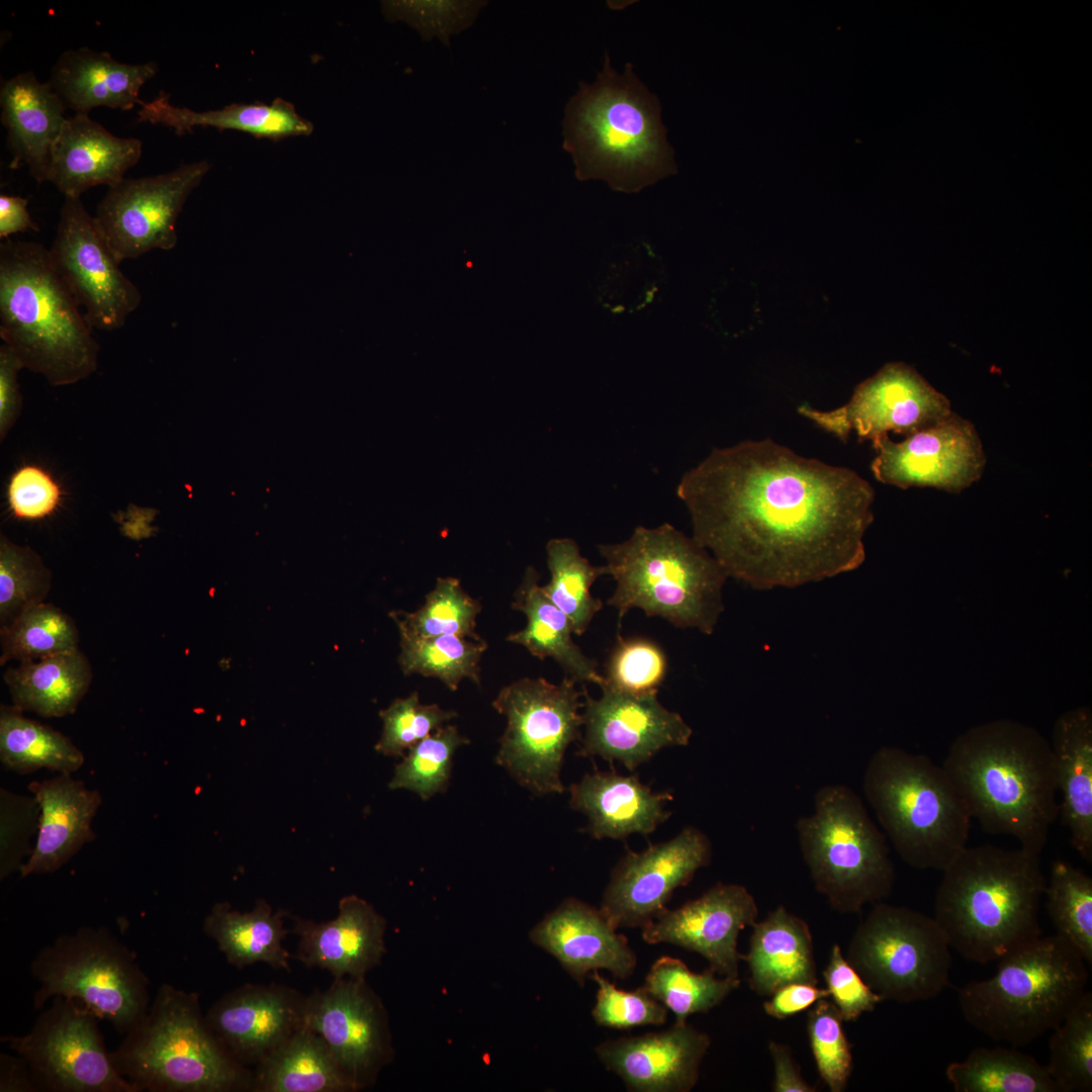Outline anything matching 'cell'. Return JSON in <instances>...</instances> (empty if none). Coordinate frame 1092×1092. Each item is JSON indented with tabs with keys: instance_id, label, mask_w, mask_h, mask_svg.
Masks as SVG:
<instances>
[{
	"instance_id": "49",
	"label": "cell",
	"mask_w": 1092,
	"mask_h": 1092,
	"mask_svg": "<svg viewBox=\"0 0 1092 1092\" xmlns=\"http://www.w3.org/2000/svg\"><path fill=\"white\" fill-rule=\"evenodd\" d=\"M53 574L30 547L0 535V629L28 608L43 603Z\"/></svg>"
},
{
	"instance_id": "45",
	"label": "cell",
	"mask_w": 1092,
	"mask_h": 1092,
	"mask_svg": "<svg viewBox=\"0 0 1092 1092\" xmlns=\"http://www.w3.org/2000/svg\"><path fill=\"white\" fill-rule=\"evenodd\" d=\"M480 611L479 602L463 589L459 579L439 577L421 608L412 613L394 611L389 616L396 624L399 635L419 638L457 635L481 640L476 632V618Z\"/></svg>"
},
{
	"instance_id": "26",
	"label": "cell",
	"mask_w": 1092,
	"mask_h": 1092,
	"mask_svg": "<svg viewBox=\"0 0 1092 1092\" xmlns=\"http://www.w3.org/2000/svg\"><path fill=\"white\" fill-rule=\"evenodd\" d=\"M298 936L295 958L307 968L329 971L334 978H365L386 952V920L356 895L341 899L338 916L328 922L292 916Z\"/></svg>"
},
{
	"instance_id": "5",
	"label": "cell",
	"mask_w": 1092,
	"mask_h": 1092,
	"mask_svg": "<svg viewBox=\"0 0 1092 1092\" xmlns=\"http://www.w3.org/2000/svg\"><path fill=\"white\" fill-rule=\"evenodd\" d=\"M0 337L53 386L79 382L98 367L92 328L39 243L0 244Z\"/></svg>"
},
{
	"instance_id": "44",
	"label": "cell",
	"mask_w": 1092,
	"mask_h": 1092,
	"mask_svg": "<svg viewBox=\"0 0 1092 1092\" xmlns=\"http://www.w3.org/2000/svg\"><path fill=\"white\" fill-rule=\"evenodd\" d=\"M1043 896L1056 934L1092 963V879L1062 859L1054 860Z\"/></svg>"
},
{
	"instance_id": "60",
	"label": "cell",
	"mask_w": 1092,
	"mask_h": 1092,
	"mask_svg": "<svg viewBox=\"0 0 1092 1092\" xmlns=\"http://www.w3.org/2000/svg\"><path fill=\"white\" fill-rule=\"evenodd\" d=\"M768 1051L774 1063V1092H815L802 1077L789 1045L770 1039Z\"/></svg>"
},
{
	"instance_id": "7",
	"label": "cell",
	"mask_w": 1092,
	"mask_h": 1092,
	"mask_svg": "<svg viewBox=\"0 0 1092 1092\" xmlns=\"http://www.w3.org/2000/svg\"><path fill=\"white\" fill-rule=\"evenodd\" d=\"M117 1072L139 1092L251 1091L253 1072L210 1031L197 992L164 983L134 1028L110 1052Z\"/></svg>"
},
{
	"instance_id": "35",
	"label": "cell",
	"mask_w": 1092,
	"mask_h": 1092,
	"mask_svg": "<svg viewBox=\"0 0 1092 1092\" xmlns=\"http://www.w3.org/2000/svg\"><path fill=\"white\" fill-rule=\"evenodd\" d=\"M538 582L536 569L527 567L512 604L526 616L527 624L522 630L511 633L507 640L524 646L540 659L553 658L566 676L576 682L602 687L605 677L598 670L596 660L586 656L573 641L569 619L546 597Z\"/></svg>"
},
{
	"instance_id": "32",
	"label": "cell",
	"mask_w": 1092,
	"mask_h": 1092,
	"mask_svg": "<svg viewBox=\"0 0 1092 1092\" xmlns=\"http://www.w3.org/2000/svg\"><path fill=\"white\" fill-rule=\"evenodd\" d=\"M1051 748L1059 814L1076 852L1092 861V712L1087 706L1061 714L1053 728Z\"/></svg>"
},
{
	"instance_id": "53",
	"label": "cell",
	"mask_w": 1092,
	"mask_h": 1092,
	"mask_svg": "<svg viewBox=\"0 0 1092 1092\" xmlns=\"http://www.w3.org/2000/svg\"><path fill=\"white\" fill-rule=\"evenodd\" d=\"M383 729L375 749L387 756H404L405 751L458 716L438 704H422L417 692L394 700L379 712Z\"/></svg>"
},
{
	"instance_id": "36",
	"label": "cell",
	"mask_w": 1092,
	"mask_h": 1092,
	"mask_svg": "<svg viewBox=\"0 0 1092 1092\" xmlns=\"http://www.w3.org/2000/svg\"><path fill=\"white\" fill-rule=\"evenodd\" d=\"M92 677L91 664L79 648L19 662L3 674L12 705L43 718L73 714Z\"/></svg>"
},
{
	"instance_id": "1",
	"label": "cell",
	"mask_w": 1092,
	"mask_h": 1092,
	"mask_svg": "<svg viewBox=\"0 0 1092 1092\" xmlns=\"http://www.w3.org/2000/svg\"><path fill=\"white\" fill-rule=\"evenodd\" d=\"M676 494L692 537L728 577L752 588L818 582L866 559L875 500L869 481L771 439L714 448L682 475Z\"/></svg>"
},
{
	"instance_id": "25",
	"label": "cell",
	"mask_w": 1092,
	"mask_h": 1092,
	"mask_svg": "<svg viewBox=\"0 0 1092 1092\" xmlns=\"http://www.w3.org/2000/svg\"><path fill=\"white\" fill-rule=\"evenodd\" d=\"M616 930L599 909L568 898L539 921L529 937L583 987L588 974L596 970H608L621 980L634 973L636 953L626 936Z\"/></svg>"
},
{
	"instance_id": "46",
	"label": "cell",
	"mask_w": 1092,
	"mask_h": 1092,
	"mask_svg": "<svg viewBox=\"0 0 1092 1092\" xmlns=\"http://www.w3.org/2000/svg\"><path fill=\"white\" fill-rule=\"evenodd\" d=\"M79 631L60 608L40 603L0 629V664L30 661L78 648Z\"/></svg>"
},
{
	"instance_id": "54",
	"label": "cell",
	"mask_w": 1092,
	"mask_h": 1092,
	"mask_svg": "<svg viewBox=\"0 0 1092 1092\" xmlns=\"http://www.w3.org/2000/svg\"><path fill=\"white\" fill-rule=\"evenodd\" d=\"M587 978L598 985L592 1014L599 1026L625 1029L666 1022L668 1009L643 987L634 991L618 989L597 970L589 973Z\"/></svg>"
},
{
	"instance_id": "18",
	"label": "cell",
	"mask_w": 1092,
	"mask_h": 1092,
	"mask_svg": "<svg viewBox=\"0 0 1092 1092\" xmlns=\"http://www.w3.org/2000/svg\"><path fill=\"white\" fill-rule=\"evenodd\" d=\"M711 859L709 837L694 826L641 852L627 850L611 874L599 910L615 929H642L667 909L674 890Z\"/></svg>"
},
{
	"instance_id": "3",
	"label": "cell",
	"mask_w": 1092,
	"mask_h": 1092,
	"mask_svg": "<svg viewBox=\"0 0 1092 1092\" xmlns=\"http://www.w3.org/2000/svg\"><path fill=\"white\" fill-rule=\"evenodd\" d=\"M1045 882L1039 854L1020 846H967L942 871L933 917L965 960L999 961L1041 936Z\"/></svg>"
},
{
	"instance_id": "29",
	"label": "cell",
	"mask_w": 1092,
	"mask_h": 1092,
	"mask_svg": "<svg viewBox=\"0 0 1092 1092\" xmlns=\"http://www.w3.org/2000/svg\"><path fill=\"white\" fill-rule=\"evenodd\" d=\"M569 805L587 818V831L597 839L648 835L670 816L669 792H652L637 777L616 772L586 774L569 788Z\"/></svg>"
},
{
	"instance_id": "43",
	"label": "cell",
	"mask_w": 1092,
	"mask_h": 1092,
	"mask_svg": "<svg viewBox=\"0 0 1092 1092\" xmlns=\"http://www.w3.org/2000/svg\"><path fill=\"white\" fill-rule=\"evenodd\" d=\"M486 648L483 639L457 635H400L398 663L404 674L436 677L450 691H456L463 679L480 684V660Z\"/></svg>"
},
{
	"instance_id": "31",
	"label": "cell",
	"mask_w": 1092,
	"mask_h": 1092,
	"mask_svg": "<svg viewBox=\"0 0 1092 1092\" xmlns=\"http://www.w3.org/2000/svg\"><path fill=\"white\" fill-rule=\"evenodd\" d=\"M158 71L154 61L125 64L107 52L83 47L59 57L49 83L66 109L76 113L88 114L100 106L130 110L142 105L140 91Z\"/></svg>"
},
{
	"instance_id": "15",
	"label": "cell",
	"mask_w": 1092,
	"mask_h": 1092,
	"mask_svg": "<svg viewBox=\"0 0 1092 1092\" xmlns=\"http://www.w3.org/2000/svg\"><path fill=\"white\" fill-rule=\"evenodd\" d=\"M49 254L92 329L118 330L140 306L141 291L119 268L95 216L80 197H65Z\"/></svg>"
},
{
	"instance_id": "2",
	"label": "cell",
	"mask_w": 1092,
	"mask_h": 1092,
	"mask_svg": "<svg viewBox=\"0 0 1092 1092\" xmlns=\"http://www.w3.org/2000/svg\"><path fill=\"white\" fill-rule=\"evenodd\" d=\"M941 765L985 832L1040 854L1059 803L1051 743L1036 729L1008 719L974 726Z\"/></svg>"
},
{
	"instance_id": "38",
	"label": "cell",
	"mask_w": 1092,
	"mask_h": 1092,
	"mask_svg": "<svg viewBox=\"0 0 1092 1092\" xmlns=\"http://www.w3.org/2000/svg\"><path fill=\"white\" fill-rule=\"evenodd\" d=\"M285 910L273 912L263 899L250 912L242 913L228 902L213 905L203 921L204 933L211 937L226 962L243 969L265 963L273 969L290 971L289 951L282 941L291 930L284 928Z\"/></svg>"
},
{
	"instance_id": "9",
	"label": "cell",
	"mask_w": 1092,
	"mask_h": 1092,
	"mask_svg": "<svg viewBox=\"0 0 1092 1092\" xmlns=\"http://www.w3.org/2000/svg\"><path fill=\"white\" fill-rule=\"evenodd\" d=\"M862 790L908 866L942 872L967 847L972 817L942 765L927 755L882 746L867 764Z\"/></svg>"
},
{
	"instance_id": "11",
	"label": "cell",
	"mask_w": 1092,
	"mask_h": 1092,
	"mask_svg": "<svg viewBox=\"0 0 1092 1092\" xmlns=\"http://www.w3.org/2000/svg\"><path fill=\"white\" fill-rule=\"evenodd\" d=\"M29 969L38 983L34 1009L57 996L74 999L123 1035L142 1022L152 1002L150 980L134 951L104 926L60 934L36 953Z\"/></svg>"
},
{
	"instance_id": "52",
	"label": "cell",
	"mask_w": 1092,
	"mask_h": 1092,
	"mask_svg": "<svg viewBox=\"0 0 1092 1092\" xmlns=\"http://www.w3.org/2000/svg\"><path fill=\"white\" fill-rule=\"evenodd\" d=\"M666 673L667 658L657 643L648 638H624L618 634L606 663L604 685L629 694L654 693L658 692Z\"/></svg>"
},
{
	"instance_id": "23",
	"label": "cell",
	"mask_w": 1092,
	"mask_h": 1092,
	"mask_svg": "<svg viewBox=\"0 0 1092 1092\" xmlns=\"http://www.w3.org/2000/svg\"><path fill=\"white\" fill-rule=\"evenodd\" d=\"M306 996L279 984H244L225 993L205 1014L228 1054L241 1065H257L304 1025Z\"/></svg>"
},
{
	"instance_id": "20",
	"label": "cell",
	"mask_w": 1092,
	"mask_h": 1092,
	"mask_svg": "<svg viewBox=\"0 0 1092 1092\" xmlns=\"http://www.w3.org/2000/svg\"><path fill=\"white\" fill-rule=\"evenodd\" d=\"M875 478L900 488L961 492L982 476L986 455L974 425L956 413L902 441L884 436L872 444Z\"/></svg>"
},
{
	"instance_id": "37",
	"label": "cell",
	"mask_w": 1092,
	"mask_h": 1092,
	"mask_svg": "<svg viewBox=\"0 0 1092 1092\" xmlns=\"http://www.w3.org/2000/svg\"><path fill=\"white\" fill-rule=\"evenodd\" d=\"M254 1092H355L325 1039L305 1024L256 1065Z\"/></svg>"
},
{
	"instance_id": "6",
	"label": "cell",
	"mask_w": 1092,
	"mask_h": 1092,
	"mask_svg": "<svg viewBox=\"0 0 1092 1092\" xmlns=\"http://www.w3.org/2000/svg\"><path fill=\"white\" fill-rule=\"evenodd\" d=\"M598 551L616 582L607 605L617 611L619 628L630 610L640 609L677 628L714 632L728 575L692 536L669 523L637 526L628 539L600 544Z\"/></svg>"
},
{
	"instance_id": "51",
	"label": "cell",
	"mask_w": 1092,
	"mask_h": 1092,
	"mask_svg": "<svg viewBox=\"0 0 1092 1092\" xmlns=\"http://www.w3.org/2000/svg\"><path fill=\"white\" fill-rule=\"evenodd\" d=\"M842 1022L829 998L817 1001L807 1015V1034L817 1072L831 1092H843L853 1070L851 1044Z\"/></svg>"
},
{
	"instance_id": "62",
	"label": "cell",
	"mask_w": 1092,
	"mask_h": 1092,
	"mask_svg": "<svg viewBox=\"0 0 1092 1092\" xmlns=\"http://www.w3.org/2000/svg\"><path fill=\"white\" fill-rule=\"evenodd\" d=\"M0 1092H38L27 1062L19 1055H0Z\"/></svg>"
},
{
	"instance_id": "27",
	"label": "cell",
	"mask_w": 1092,
	"mask_h": 1092,
	"mask_svg": "<svg viewBox=\"0 0 1092 1092\" xmlns=\"http://www.w3.org/2000/svg\"><path fill=\"white\" fill-rule=\"evenodd\" d=\"M27 790L39 807V817L36 842L20 868L21 878L60 870L92 841V822L102 803L97 790L88 789L72 774L31 782Z\"/></svg>"
},
{
	"instance_id": "41",
	"label": "cell",
	"mask_w": 1092,
	"mask_h": 1092,
	"mask_svg": "<svg viewBox=\"0 0 1092 1092\" xmlns=\"http://www.w3.org/2000/svg\"><path fill=\"white\" fill-rule=\"evenodd\" d=\"M546 553L550 580L542 590L569 619L573 634L580 636L604 607L590 588L600 576L606 575L605 567L593 565L570 538L551 539Z\"/></svg>"
},
{
	"instance_id": "39",
	"label": "cell",
	"mask_w": 1092,
	"mask_h": 1092,
	"mask_svg": "<svg viewBox=\"0 0 1092 1092\" xmlns=\"http://www.w3.org/2000/svg\"><path fill=\"white\" fill-rule=\"evenodd\" d=\"M0 761L19 775L41 768L73 774L82 767L85 757L63 733L25 717L13 705H1Z\"/></svg>"
},
{
	"instance_id": "12",
	"label": "cell",
	"mask_w": 1092,
	"mask_h": 1092,
	"mask_svg": "<svg viewBox=\"0 0 1092 1092\" xmlns=\"http://www.w3.org/2000/svg\"><path fill=\"white\" fill-rule=\"evenodd\" d=\"M846 960L883 1000H929L949 985L944 932L934 917L904 906L875 903L853 932Z\"/></svg>"
},
{
	"instance_id": "10",
	"label": "cell",
	"mask_w": 1092,
	"mask_h": 1092,
	"mask_svg": "<svg viewBox=\"0 0 1092 1092\" xmlns=\"http://www.w3.org/2000/svg\"><path fill=\"white\" fill-rule=\"evenodd\" d=\"M796 830L812 883L834 911L857 913L891 894L896 874L886 836L852 789L821 787Z\"/></svg>"
},
{
	"instance_id": "40",
	"label": "cell",
	"mask_w": 1092,
	"mask_h": 1092,
	"mask_svg": "<svg viewBox=\"0 0 1092 1092\" xmlns=\"http://www.w3.org/2000/svg\"><path fill=\"white\" fill-rule=\"evenodd\" d=\"M945 1076L956 1092H1058L1045 1066L1016 1048H977Z\"/></svg>"
},
{
	"instance_id": "24",
	"label": "cell",
	"mask_w": 1092,
	"mask_h": 1092,
	"mask_svg": "<svg viewBox=\"0 0 1092 1092\" xmlns=\"http://www.w3.org/2000/svg\"><path fill=\"white\" fill-rule=\"evenodd\" d=\"M710 1044L706 1032L686 1022L660 1032L606 1040L596 1053L629 1091L689 1092L699 1080Z\"/></svg>"
},
{
	"instance_id": "28",
	"label": "cell",
	"mask_w": 1092,
	"mask_h": 1092,
	"mask_svg": "<svg viewBox=\"0 0 1092 1092\" xmlns=\"http://www.w3.org/2000/svg\"><path fill=\"white\" fill-rule=\"evenodd\" d=\"M143 143L112 134L88 114L68 117L53 148L47 182L65 197H81L88 189L119 183L141 159Z\"/></svg>"
},
{
	"instance_id": "13",
	"label": "cell",
	"mask_w": 1092,
	"mask_h": 1092,
	"mask_svg": "<svg viewBox=\"0 0 1092 1092\" xmlns=\"http://www.w3.org/2000/svg\"><path fill=\"white\" fill-rule=\"evenodd\" d=\"M565 676L555 685L523 677L504 687L492 702L507 719L495 757L519 785L534 795L561 794V767L568 746L580 738L584 692Z\"/></svg>"
},
{
	"instance_id": "8",
	"label": "cell",
	"mask_w": 1092,
	"mask_h": 1092,
	"mask_svg": "<svg viewBox=\"0 0 1092 1092\" xmlns=\"http://www.w3.org/2000/svg\"><path fill=\"white\" fill-rule=\"evenodd\" d=\"M997 962L991 978L958 991L966 1021L997 1042L1029 1044L1053 1030L1086 991L1085 961L1057 934L1039 936Z\"/></svg>"
},
{
	"instance_id": "30",
	"label": "cell",
	"mask_w": 1092,
	"mask_h": 1092,
	"mask_svg": "<svg viewBox=\"0 0 1092 1092\" xmlns=\"http://www.w3.org/2000/svg\"><path fill=\"white\" fill-rule=\"evenodd\" d=\"M0 106L10 167L25 166L37 183L47 182L51 154L68 118L62 100L49 82L24 72L2 82Z\"/></svg>"
},
{
	"instance_id": "56",
	"label": "cell",
	"mask_w": 1092,
	"mask_h": 1092,
	"mask_svg": "<svg viewBox=\"0 0 1092 1092\" xmlns=\"http://www.w3.org/2000/svg\"><path fill=\"white\" fill-rule=\"evenodd\" d=\"M11 514L19 519L35 521L54 514L61 505V485L44 468L26 464L17 468L9 478L6 490Z\"/></svg>"
},
{
	"instance_id": "59",
	"label": "cell",
	"mask_w": 1092,
	"mask_h": 1092,
	"mask_svg": "<svg viewBox=\"0 0 1092 1092\" xmlns=\"http://www.w3.org/2000/svg\"><path fill=\"white\" fill-rule=\"evenodd\" d=\"M763 1002V1011L776 1019H787L811 1008L817 1001L829 998V993L816 984L794 982L775 990Z\"/></svg>"
},
{
	"instance_id": "55",
	"label": "cell",
	"mask_w": 1092,
	"mask_h": 1092,
	"mask_svg": "<svg viewBox=\"0 0 1092 1092\" xmlns=\"http://www.w3.org/2000/svg\"><path fill=\"white\" fill-rule=\"evenodd\" d=\"M0 879L19 872L24 856H29V838L37 832L39 807L33 796H18L1 789Z\"/></svg>"
},
{
	"instance_id": "4",
	"label": "cell",
	"mask_w": 1092,
	"mask_h": 1092,
	"mask_svg": "<svg viewBox=\"0 0 1092 1092\" xmlns=\"http://www.w3.org/2000/svg\"><path fill=\"white\" fill-rule=\"evenodd\" d=\"M657 96L638 79L632 64L623 74L605 55L592 84L580 83L565 106L563 148L579 180L601 179L616 191L638 192L675 173Z\"/></svg>"
},
{
	"instance_id": "34",
	"label": "cell",
	"mask_w": 1092,
	"mask_h": 1092,
	"mask_svg": "<svg viewBox=\"0 0 1092 1092\" xmlns=\"http://www.w3.org/2000/svg\"><path fill=\"white\" fill-rule=\"evenodd\" d=\"M139 122H150L174 129L176 134L191 132L195 127L218 130H239L260 139L282 140L308 135L313 124L301 116L290 102L277 98L272 103H233L219 109L194 111L175 106L164 91L138 110Z\"/></svg>"
},
{
	"instance_id": "58",
	"label": "cell",
	"mask_w": 1092,
	"mask_h": 1092,
	"mask_svg": "<svg viewBox=\"0 0 1092 1092\" xmlns=\"http://www.w3.org/2000/svg\"><path fill=\"white\" fill-rule=\"evenodd\" d=\"M19 358L6 344L0 346V441L14 427L22 408L18 372L23 369Z\"/></svg>"
},
{
	"instance_id": "21",
	"label": "cell",
	"mask_w": 1092,
	"mask_h": 1092,
	"mask_svg": "<svg viewBox=\"0 0 1092 1092\" xmlns=\"http://www.w3.org/2000/svg\"><path fill=\"white\" fill-rule=\"evenodd\" d=\"M601 689L599 699L584 692L578 755L615 760L634 770L665 747L690 743L693 729L658 701V692L636 695L606 685Z\"/></svg>"
},
{
	"instance_id": "50",
	"label": "cell",
	"mask_w": 1092,
	"mask_h": 1092,
	"mask_svg": "<svg viewBox=\"0 0 1092 1092\" xmlns=\"http://www.w3.org/2000/svg\"><path fill=\"white\" fill-rule=\"evenodd\" d=\"M483 0H386L381 11L390 22H404L425 41L439 39L450 46L451 37L469 28L487 5Z\"/></svg>"
},
{
	"instance_id": "61",
	"label": "cell",
	"mask_w": 1092,
	"mask_h": 1092,
	"mask_svg": "<svg viewBox=\"0 0 1092 1092\" xmlns=\"http://www.w3.org/2000/svg\"><path fill=\"white\" fill-rule=\"evenodd\" d=\"M27 204V198L8 194L0 195V239L2 241L17 233L39 231L37 223L28 212Z\"/></svg>"
},
{
	"instance_id": "19",
	"label": "cell",
	"mask_w": 1092,
	"mask_h": 1092,
	"mask_svg": "<svg viewBox=\"0 0 1092 1092\" xmlns=\"http://www.w3.org/2000/svg\"><path fill=\"white\" fill-rule=\"evenodd\" d=\"M304 1024L325 1039L357 1091L394 1058L386 1009L365 978H334L306 996Z\"/></svg>"
},
{
	"instance_id": "48",
	"label": "cell",
	"mask_w": 1092,
	"mask_h": 1092,
	"mask_svg": "<svg viewBox=\"0 0 1092 1092\" xmlns=\"http://www.w3.org/2000/svg\"><path fill=\"white\" fill-rule=\"evenodd\" d=\"M469 744L455 725L446 724L407 750L394 768L392 790L405 789L429 800L448 788L456 750Z\"/></svg>"
},
{
	"instance_id": "33",
	"label": "cell",
	"mask_w": 1092,
	"mask_h": 1092,
	"mask_svg": "<svg viewBox=\"0 0 1092 1092\" xmlns=\"http://www.w3.org/2000/svg\"><path fill=\"white\" fill-rule=\"evenodd\" d=\"M749 949L741 954L749 968V986L769 996L783 985L818 983L813 938L808 923L784 906L753 923Z\"/></svg>"
},
{
	"instance_id": "14",
	"label": "cell",
	"mask_w": 1092,
	"mask_h": 1092,
	"mask_svg": "<svg viewBox=\"0 0 1092 1092\" xmlns=\"http://www.w3.org/2000/svg\"><path fill=\"white\" fill-rule=\"evenodd\" d=\"M79 1003L57 996L28 1032L1 1041L27 1062L38 1092H139L113 1066L100 1018Z\"/></svg>"
},
{
	"instance_id": "16",
	"label": "cell",
	"mask_w": 1092,
	"mask_h": 1092,
	"mask_svg": "<svg viewBox=\"0 0 1092 1092\" xmlns=\"http://www.w3.org/2000/svg\"><path fill=\"white\" fill-rule=\"evenodd\" d=\"M798 413L842 442L853 433L858 442L873 444L890 432L905 438L931 428L952 411L916 370L894 362L859 383L846 404L831 411L802 404Z\"/></svg>"
},
{
	"instance_id": "42",
	"label": "cell",
	"mask_w": 1092,
	"mask_h": 1092,
	"mask_svg": "<svg viewBox=\"0 0 1092 1092\" xmlns=\"http://www.w3.org/2000/svg\"><path fill=\"white\" fill-rule=\"evenodd\" d=\"M740 986V979L717 978L708 968L691 971L679 959L662 956L651 966L643 988L675 1015L674 1023H686L695 1013H707Z\"/></svg>"
},
{
	"instance_id": "57",
	"label": "cell",
	"mask_w": 1092,
	"mask_h": 1092,
	"mask_svg": "<svg viewBox=\"0 0 1092 1092\" xmlns=\"http://www.w3.org/2000/svg\"><path fill=\"white\" fill-rule=\"evenodd\" d=\"M829 993L843 1021H854L866 1012H872L883 999L862 980L857 971L843 956L839 944L834 943L822 973Z\"/></svg>"
},
{
	"instance_id": "17",
	"label": "cell",
	"mask_w": 1092,
	"mask_h": 1092,
	"mask_svg": "<svg viewBox=\"0 0 1092 1092\" xmlns=\"http://www.w3.org/2000/svg\"><path fill=\"white\" fill-rule=\"evenodd\" d=\"M210 167L202 160L167 173L124 178L108 188L94 216L118 262L175 248L177 218Z\"/></svg>"
},
{
	"instance_id": "47",
	"label": "cell",
	"mask_w": 1092,
	"mask_h": 1092,
	"mask_svg": "<svg viewBox=\"0 0 1092 1092\" xmlns=\"http://www.w3.org/2000/svg\"><path fill=\"white\" fill-rule=\"evenodd\" d=\"M1058 1092L1092 1090V994L1082 997L1053 1029L1045 1065Z\"/></svg>"
},
{
	"instance_id": "22",
	"label": "cell",
	"mask_w": 1092,
	"mask_h": 1092,
	"mask_svg": "<svg viewBox=\"0 0 1092 1092\" xmlns=\"http://www.w3.org/2000/svg\"><path fill=\"white\" fill-rule=\"evenodd\" d=\"M757 916L755 899L744 886L718 883L701 897L664 910L641 934L649 944L670 943L697 952L716 974L739 979L738 936Z\"/></svg>"
}]
</instances>
